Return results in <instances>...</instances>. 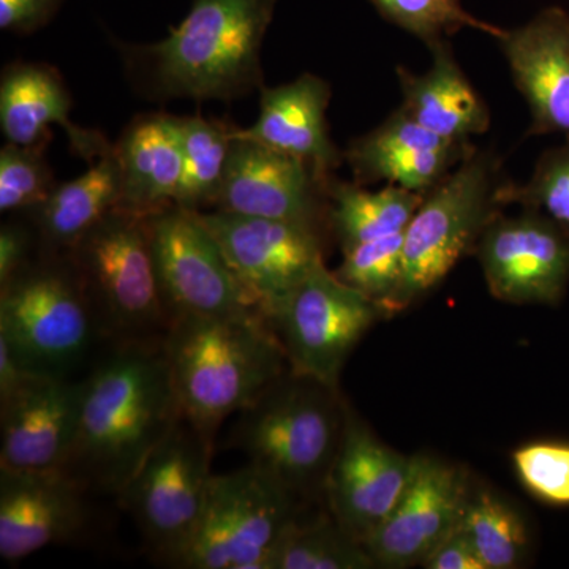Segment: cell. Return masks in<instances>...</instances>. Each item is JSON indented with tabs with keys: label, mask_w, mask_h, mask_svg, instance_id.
Masks as SVG:
<instances>
[{
	"label": "cell",
	"mask_w": 569,
	"mask_h": 569,
	"mask_svg": "<svg viewBox=\"0 0 569 569\" xmlns=\"http://www.w3.org/2000/svg\"><path fill=\"white\" fill-rule=\"evenodd\" d=\"M181 417L163 339L112 342L84 378L66 473L89 492L118 498Z\"/></svg>",
	"instance_id": "obj_1"
},
{
	"label": "cell",
	"mask_w": 569,
	"mask_h": 569,
	"mask_svg": "<svg viewBox=\"0 0 569 569\" xmlns=\"http://www.w3.org/2000/svg\"><path fill=\"white\" fill-rule=\"evenodd\" d=\"M277 0H194L159 43L132 47L130 69L163 99L233 100L261 88V44Z\"/></svg>",
	"instance_id": "obj_2"
},
{
	"label": "cell",
	"mask_w": 569,
	"mask_h": 569,
	"mask_svg": "<svg viewBox=\"0 0 569 569\" xmlns=\"http://www.w3.org/2000/svg\"><path fill=\"white\" fill-rule=\"evenodd\" d=\"M163 347L182 415L211 443L224 419L253 403L288 365L258 312L174 318Z\"/></svg>",
	"instance_id": "obj_3"
},
{
	"label": "cell",
	"mask_w": 569,
	"mask_h": 569,
	"mask_svg": "<svg viewBox=\"0 0 569 569\" xmlns=\"http://www.w3.org/2000/svg\"><path fill=\"white\" fill-rule=\"evenodd\" d=\"M347 408L337 389L291 372L239 411L233 447L295 496L323 489L342 441Z\"/></svg>",
	"instance_id": "obj_4"
},
{
	"label": "cell",
	"mask_w": 569,
	"mask_h": 569,
	"mask_svg": "<svg viewBox=\"0 0 569 569\" xmlns=\"http://www.w3.org/2000/svg\"><path fill=\"white\" fill-rule=\"evenodd\" d=\"M0 339L37 376L71 378L102 337L69 253L39 250L0 283Z\"/></svg>",
	"instance_id": "obj_5"
},
{
	"label": "cell",
	"mask_w": 569,
	"mask_h": 569,
	"mask_svg": "<svg viewBox=\"0 0 569 569\" xmlns=\"http://www.w3.org/2000/svg\"><path fill=\"white\" fill-rule=\"evenodd\" d=\"M67 253L102 339H163L171 320L153 263L148 216L112 209Z\"/></svg>",
	"instance_id": "obj_6"
},
{
	"label": "cell",
	"mask_w": 569,
	"mask_h": 569,
	"mask_svg": "<svg viewBox=\"0 0 569 569\" xmlns=\"http://www.w3.org/2000/svg\"><path fill=\"white\" fill-rule=\"evenodd\" d=\"M503 182L496 153L475 149L426 192L403 231L402 279L385 316L402 312L436 288L463 254L475 252L482 231L501 212L497 193Z\"/></svg>",
	"instance_id": "obj_7"
},
{
	"label": "cell",
	"mask_w": 569,
	"mask_h": 569,
	"mask_svg": "<svg viewBox=\"0 0 569 569\" xmlns=\"http://www.w3.org/2000/svg\"><path fill=\"white\" fill-rule=\"evenodd\" d=\"M298 496L260 468L213 475L203 515L173 568L266 569Z\"/></svg>",
	"instance_id": "obj_8"
},
{
	"label": "cell",
	"mask_w": 569,
	"mask_h": 569,
	"mask_svg": "<svg viewBox=\"0 0 569 569\" xmlns=\"http://www.w3.org/2000/svg\"><path fill=\"white\" fill-rule=\"evenodd\" d=\"M212 449L182 415L118 496L149 552L168 567L189 545L203 515L213 477Z\"/></svg>",
	"instance_id": "obj_9"
},
{
	"label": "cell",
	"mask_w": 569,
	"mask_h": 569,
	"mask_svg": "<svg viewBox=\"0 0 569 569\" xmlns=\"http://www.w3.org/2000/svg\"><path fill=\"white\" fill-rule=\"evenodd\" d=\"M380 317L376 301L323 263L291 291L271 326L291 372L337 389L348 355Z\"/></svg>",
	"instance_id": "obj_10"
},
{
	"label": "cell",
	"mask_w": 569,
	"mask_h": 569,
	"mask_svg": "<svg viewBox=\"0 0 569 569\" xmlns=\"http://www.w3.org/2000/svg\"><path fill=\"white\" fill-rule=\"evenodd\" d=\"M148 228L170 320L257 312L198 211L173 204L148 216Z\"/></svg>",
	"instance_id": "obj_11"
},
{
	"label": "cell",
	"mask_w": 569,
	"mask_h": 569,
	"mask_svg": "<svg viewBox=\"0 0 569 569\" xmlns=\"http://www.w3.org/2000/svg\"><path fill=\"white\" fill-rule=\"evenodd\" d=\"M198 216L219 242L253 309L269 325L291 291L325 263L320 228L217 209Z\"/></svg>",
	"instance_id": "obj_12"
},
{
	"label": "cell",
	"mask_w": 569,
	"mask_h": 569,
	"mask_svg": "<svg viewBox=\"0 0 569 569\" xmlns=\"http://www.w3.org/2000/svg\"><path fill=\"white\" fill-rule=\"evenodd\" d=\"M492 296L511 305H559L569 283V236L542 213L498 212L475 249Z\"/></svg>",
	"instance_id": "obj_13"
},
{
	"label": "cell",
	"mask_w": 569,
	"mask_h": 569,
	"mask_svg": "<svg viewBox=\"0 0 569 569\" xmlns=\"http://www.w3.org/2000/svg\"><path fill=\"white\" fill-rule=\"evenodd\" d=\"M328 179L290 156L234 134L213 208L320 228L328 220Z\"/></svg>",
	"instance_id": "obj_14"
},
{
	"label": "cell",
	"mask_w": 569,
	"mask_h": 569,
	"mask_svg": "<svg viewBox=\"0 0 569 569\" xmlns=\"http://www.w3.org/2000/svg\"><path fill=\"white\" fill-rule=\"evenodd\" d=\"M468 498L466 475L459 468L417 456L395 509L361 545L377 567L399 569L422 563L441 539L458 529Z\"/></svg>",
	"instance_id": "obj_15"
},
{
	"label": "cell",
	"mask_w": 569,
	"mask_h": 569,
	"mask_svg": "<svg viewBox=\"0 0 569 569\" xmlns=\"http://www.w3.org/2000/svg\"><path fill=\"white\" fill-rule=\"evenodd\" d=\"M84 378L37 377L0 403V468L66 471L77 443Z\"/></svg>",
	"instance_id": "obj_16"
},
{
	"label": "cell",
	"mask_w": 569,
	"mask_h": 569,
	"mask_svg": "<svg viewBox=\"0 0 569 569\" xmlns=\"http://www.w3.org/2000/svg\"><path fill=\"white\" fill-rule=\"evenodd\" d=\"M411 468L413 458L378 440L347 408L342 441L325 486L331 515L361 542L395 509Z\"/></svg>",
	"instance_id": "obj_17"
},
{
	"label": "cell",
	"mask_w": 569,
	"mask_h": 569,
	"mask_svg": "<svg viewBox=\"0 0 569 569\" xmlns=\"http://www.w3.org/2000/svg\"><path fill=\"white\" fill-rule=\"evenodd\" d=\"M88 493L66 471L0 468V557L21 560L77 538L88 526Z\"/></svg>",
	"instance_id": "obj_18"
},
{
	"label": "cell",
	"mask_w": 569,
	"mask_h": 569,
	"mask_svg": "<svg viewBox=\"0 0 569 569\" xmlns=\"http://www.w3.org/2000/svg\"><path fill=\"white\" fill-rule=\"evenodd\" d=\"M516 88L529 103L527 137L560 133L569 140V13L542 10L522 28L498 40Z\"/></svg>",
	"instance_id": "obj_19"
},
{
	"label": "cell",
	"mask_w": 569,
	"mask_h": 569,
	"mask_svg": "<svg viewBox=\"0 0 569 569\" xmlns=\"http://www.w3.org/2000/svg\"><path fill=\"white\" fill-rule=\"evenodd\" d=\"M470 142L448 141L413 121L402 108L343 153L355 182L388 181L426 193L475 151Z\"/></svg>",
	"instance_id": "obj_20"
},
{
	"label": "cell",
	"mask_w": 569,
	"mask_h": 569,
	"mask_svg": "<svg viewBox=\"0 0 569 569\" xmlns=\"http://www.w3.org/2000/svg\"><path fill=\"white\" fill-rule=\"evenodd\" d=\"M329 100L328 82L312 73L277 88H261L257 122L249 129H234V134L298 157L320 178L329 179L346 159L329 137Z\"/></svg>",
	"instance_id": "obj_21"
},
{
	"label": "cell",
	"mask_w": 569,
	"mask_h": 569,
	"mask_svg": "<svg viewBox=\"0 0 569 569\" xmlns=\"http://www.w3.org/2000/svg\"><path fill=\"white\" fill-rule=\"evenodd\" d=\"M70 93L61 74L44 63L17 62L6 67L0 81V127L9 142L31 146L51 138L62 127L71 151L96 162L112 144L96 130L82 129L70 118Z\"/></svg>",
	"instance_id": "obj_22"
},
{
	"label": "cell",
	"mask_w": 569,
	"mask_h": 569,
	"mask_svg": "<svg viewBox=\"0 0 569 569\" xmlns=\"http://www.w3.org/2000/svg\"><path fill=\"white\" fill-rule=\"evenodd\" d=\"M123 211L151 216L174 204L182 176L181 118L151 112L134 119L114 146Z\"/></svg>",
	"instance_id": "obj_23"
},
{
	"label": "cell",
	"mask_w": 569,
	"mask_h": 569,
	"mask_svg": "<svg viewBox=\"0 0 569 569\" xmlns=\"http://www.w3.org/2000/svg\"><path fill=\"white\" fill-rule=\"evenodd\" d=\"M429 50L433 62L425 74L397 67L403 97L400 108L413 121L448 141L470 142L475 134L488 132V104L460 70L449 40Z\"/></svg>",
	"instance_id": "obj_24"
},
{
	"label": "cell",
	"mask_w": 569,
	"mask_h": 569,
	"mask_svg": "<svg viewBox=\"0 0 569 569\" xmlns=\"http://www.w3.org/2000/svg\"><path fill=\"white\" fill-rule=\"evenodd\" d=\"M121 200V168L114 146L73 181L56 183L43 203L21 213L32 224L41 252L67 253Z\"/></svg>",
	"instance_id": "obj_25"
},
{
	"label": "cell",
	"mask_w": 569,
	"mask_h": 569,
	"mask_svg": "<svg viewBox=\"0 0 569 569\" xmlns=\"http://www.w3.org/2000/svg\"><path fill=\"white\" fill-rule=\"evenodd\" d=\"M328 223L335 231L342 252L362 242L403 233L426 193L389 186L369 192L361 183L340 182L329 178Z\"/></svg>",
	"instance_id": "obj_26"
},
{
	"label": "cell",
	"mask_w": 569,
	"mask_h": 569,
	"mask_svg": "<svg viewBox=\"0 0 569 569\" xmlns=\"http://www.w3.org/2000/svg\"><path fill=\"white\" fill-rule=\"evenodd\" d=\"M376 561L365 546L328 516L291 520L279 538L266 569H370Z\"/></svg>",
	"instance_id": "obj_27"
},
{
	"label": "cell",
	"mask_w": 569,
	"mask_h": 569,
	"mask_svg": "<svg viewBox=\"0 0 569 569\" xmlns=\"http://www.w3.org/2000/svg\"><path fill=\"white\" fill-rule=\"evenodd\" d=\"M182 176L176 206L189 211L213 208L233 144V127L201 116L181 118Z\"/></svg>",
	"instance_id": "obj_28"
},
{
	"label": "cell",
	"mask_w": 569,
	"mask_h": 569,
	"mask_svg": "<svg viewBox=\"0 0 569 569\" xmlns=\"http://www.w3.org/2000/svg\"><path fill=\"white\" fill-rule=\"evenodd\" d=\"M459 527L486 569L518 568L529 552L522 516L488 489L468 498Z\"/></svg>",
	"instance_id": "obj_29"
},
{
	"label": "cell",
	"mask_w": 569,
	"mask_h": 569,
	"mask_svg": "<svg viewBox=\"0 0 569 569\" xmlns=\"http://www.w3.org/2000/svg\"><path fill=\"white\" fill-rule=\"evenodd\" d=\"M385 20L425 41L427 48L448 41L460 29L471 28L500 40L505 29L479 21L460 0H370Z\"/></svg>",
	"instance_id": "obj_30"
},
{
	"label": "cell",
	"mask_w": 569,
	"mask_h": 569,
	"mask_svg": "<svg viewBox=\"0 0 569 569\" xmlns=\"http://www.w3.org/2000/svg\"><path fill=\"white\" fill-rule=\"evenodd\" d=\"M497 198L501 208L520 204L542 213L569 236V140L539 157L529 182L501 183Z\"/></svg>",
	"instance_id": "obj_31"
},
{
	"label": "cell",
	"mask_w": 569,
	"mask_h": 569,
	"mask_svg": "<svg viewBox=\"0 0 569 569\" xmlns=\"http://www.w3.org/2000/svg\"><path fill=\"white\" fill-rule=\"evenodd\" d=\"M403 269V233L362 242L343 252L336 276L376 301L381 312L396 295Z\"/></svg>",
	"instance_id": "obj_32"
},
{
	"label": "cell",
	"mask_w": 569,
	"mask_h": 569,
	"mask_svg": "<svg viewBox=\"0 0 569 569\" xmlns=\"http://www.w3.org/2000/svg\"><path fill=\"white\" fill-rule=\"evenodd\" d=\"M50 140L21 146L7 142L0 151V211L26 213L47 200L56 187L47 146Z\"/></svg>",
	"instance_id": "obj_33"
},
{
	"label": "cell",
	"mask_w": 569,
	"mask_h": 569,
	"mask_svg": "<svg viewBox=\"0 0 569 569\" xmlns=\"http://www.w3.org/2000/svg\"><path fill=\"white\" fill-rule=\"evenodd\" d=\"M516 475L531 496L550 507H569V443L546 440L512 455Z\"/></svg>",
	"instance_id": "obj_34"
},
{
	"label": "cell",
	"mask_w": 569,
	"mask_h": 569,
	"mask_svg": "<svg viewBox=\"0 0 569 569\" xmlns=\"http://www.w3.org/2000/svg\"><path fill=\"white\" fill-rule=\"evenodd\" d=\"M39 239L24 216L0 228V283L7 282L39 253Z\"/></svg>",
	"instance_id": "obj_35"
},
{
	"label": "cell",
	"mask_w": 569,
	"mask_h": 569,
	"mask_svg": "<svg viewBox=\"0 0 569 569\" xmlns=\"http://www.w3.org/2000/svg\"><path fill=\"white\" fill-rule=\"evenodd\" d=\"M63 0H0V28L13 33H32L43 28L61 9Z\"/></svg>",
	"instance_id": "obj_36"
},
{
	"label": "cell",
	"mask_w": 569,
	"mask_h": 569,
	"mask_svg": "<svg viewBox=\"0 0 569 569\" xmlns=\"http://www.w3.org/2000/svg\"><path fill=\"white\" fill-rule=\"evenodd\" d=\"M421 565L427 569H486L460 527L441 539Z\"/></svg>",
	"instance_id": "obj_37"
},
{
	"label": "cell",
	"mask_w": 569,
	"mask_h": 569,
	"mask_svg": "<svg viewBox=\"0 0 569 569\" xmlns=\"http://www.w3.org/2000/svg\"><path fill=\"white\" fill-rule=\"evenodd\" d=\"M43 377L31 372L17 355L13 353L9 343L0 339V403L17 395L33 378Z\"/></svg>",
	"instance_id": "obj_38"
}]
</instances>
